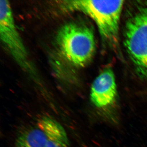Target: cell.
<instances>
[{"label": "cell", "mask_w": 147, "mask_h": 147, "mask_svg": "<svg viewBox=\"0 0 147 147\" xmlns=\"http://www.w3.org/2000/svg\"><path fill=\"white\" fill-rule=\"evenodd\" d=\"M124 44L138 73L147 79V6L139 9L127 21Z\"/></svg>", "instance_id": "cell-3"}, {"label": "cell", "mask_w": 147, "mask_h": 147, "mask_svg": "<svg viewBox=\"0 0 147 147\" xmlns=\"http://www.w3.org/2000/svg\"><path fill=\"white\" fill-rule=\"evenodd\" d=\"M56 40L63 57L75 66L85 67L94 55V35L91 29L86 25L75 23L65 24L59 30Z\"/></svg>", "instance_id": "cell-1"}, {"label": "cell", "mask_w": 147, "mask_h": 147, "mask_svg": "<svg viewBox=\"0 0 147 147\" xmlns=\"http://www.w3.org/2000/svg\"><path fill=\"white\" fill-rule=\"evenodd\" d=\"M124 1L80 0L65 1L70 10L82 11L94 20L102 39L110 45L115 44L119 36L120 20Z\"/></svg>", "instance_id": "cell-2"}, {"label": "cell", "mask_w": 147, "mask_h": 147, "mask_svg": "<svg viewBox=\"0 0 147 147\" xmlns=\"http://www.w3.org/2000/svg\"><path fill=\"white\" fill-rule=\"evenodd\" d=\"M38 126L46 136V147H70L65 129L55 119L48 116L42 117L38 122Z\"/></svg>", "instance_id": "cell-6"}, {"label": "cell", "mask_w": 147, "mask_h": 147, "mask_svg": "<svg viewBox=\"0 0 147 147\" xmlns=\"http://www.w3.org/2000/svg\"><path fill=\"white\" fill-rule=\"evenodd\" d=\"M0 36L3 44L21 67L31 70L26 50L15 26L12 11L7 1H0Z\"/></svg>", "instance_id": "cell-4"}, {"label": "cell", "mask_w": 147, "mask_h": 147, "mask_svg": "<svg viewBox=\"0 0 147 147\" xmlns=\"http://www.w3.org/2000/svg\"><path fill=\"white\" fill-rule=\"evenodd\" d=\"M117 97L115 74L107 69L98 75L92 85L91 101L96 108L108 113L116 104Z\"/></svg>", "instance_id": "cell-5"}, {"label": "cell", "mask_w": 147, "mask_h": 147, "mask_svg": "<svg viewBox=\"0 0 147 147\" xmlns=\"http://www.w3.org/2000/svg\"><path fill=\"white\" fill-rule=\"evenodd\" d=\"M46 147V136L38 127L21 132L16 138L15 144V147Z\"/></svg>", "instance_id": "cell-7"}]
</instances>
